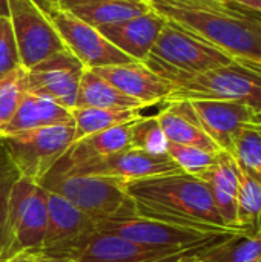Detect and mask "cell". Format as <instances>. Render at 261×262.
<instances>
[{
    "label": "cell",
    "instance_id": "1",
    "mask_svg": "<svg viewBox=\"0 0 261 262\" xmlns=\"http://www.w3.org/2000/svg\"><path fill=\"white\" fill-rule=\"evenodd\" d=\"M125 190L143 216L206 232H237L226 226L208 183L197 177L180 172L134 180L125 183Z\"/></svg>",
    "mask_w": 261,
    "mask_h": 262
},
{
    "label": "cell",
    "instance_id": "2",
    "mask_svg": "<svg viewBox=\"0 0 261 262\" xmlns=\"http://www.w3.org/2000/svg\"><path fill=\"white\" fill-rule=\"evenodd\" d=\"M166 20L220 48L234 60L261 61V17L223 0H149Z\"/></svg>",
    "mask_w": 261,
    "mask_h": 262
},
{
    "label": "cell",
    "instance_id": "3",
    "mask_svg": "<svg viewBox=\"0 0 261 262\" xmlns=\"http://www.w3.org/2000/svg\"><path fill=\"white\" fill-rule=\"evenodd\" d=\"M97 230L169 255H200L235 235H243L237 232L197 230L148 218L135 212L131 198L115 215L98 221Z\"/></svg>",
    "mask_w": 261,
    "mask_h": 262
},
{
    "label": "cell",
    "instance_id": "4",
    "mask_svg": "<svg viewBox=\"0 0 261 262\" xmlns=\"http://www.w3.org/2000/svg\"><path fill=\"white\" fill-rule=\"evenodd\" d=\"M163 78L172 84L168 101L225 100L246 104L255 112L261 111V61L234 60L208 72L168 74Z\"/></svg>",
    "mask_w": 261,
    "mask_h": 262
},
{
    "label": "cell",
    "instance_id": "5",
    "mask_svg": "<svg viewBox=\"0 0 261 262\" xmlns=\"http://www.w3.org/2000/svg\"><path fill=\"white\" fill-rule=\"evenodd\" d=\"M48 227L46 190L22 177L12 187L0 230V259L17 255H40Z\"/></svg>",
    "mask_w": 261,
    "mask_h": 262
},
{
    "label": "cell",
    "instance_id": "6",
    "mask_svg": "<svg viewBox=\"0 0 261 262\" xmlns=\"http://www.w3.org/2000/svg\"><path fill=\"white\" fill-rule=\"evenodd\" d=\"M232 61L234 58L220 48L169 20L145 60L162 77L168 74L195 75L231 64Z\"/></svg>",
    "mask_w": 261,
    "mask_h": 262
},
{
    "label": "cell",
    "instance_id": "7",
    "mask_svg": "<svg viewBox=\"0 0 261 262\" xmlns=\"http://www.w3.org/2000/svg\"><path fill=\"white\" fill-rule=\"evenodd\" d=\"M74 124H58L0 135L22 177L40 183L74 143Z\"/></svg>",
    "mask_w": 261,
    "mask_h": 262
},
{
    "label": "cell",
    "instance_id": "8",
    "mask_svg": "<svg viewBox=\"0 0 261 262\" xmlns=\"http://www.w3.org/2000/svg\"><path fill=\"white\" fill-rule=\"evenodd\" d=\"M125 183L118 178L92 175H46L38 184L98 223L115 215L128 203Z\"/></svg>",
    "mask_w": 261,
    "mask_h": 262
},
{
    "label": "cell",
    "instance_id": "9",
    "mask_svg": "<svg viewBox=\"0 0 261 262\" xmlns=\"http://www.w3.org/2000/svg\"><path fill=\"white\" fill-rule=\"evenodd\" d=\"M48 227L40 255L77 261L85 247L98 233L97 220L88 216L69 201L46 190Z\"/></svg>",
    "mask_w": 261,
    "mask_h": 262
},
{
    "label": "cell",
    "instance_id": "10",
    "mask_svg": "<svg viewBox=\"0 0 261 262\" xmlns=\"http://www.w3.org/2000/svg\"><path fill=\"white\" fill-rule=\"evenodd\" d=\"M43 11L57 29L66 49H69L86 69L134 61L117 49L98 28L83 21L62 5H49Z\"/></svg>",
    "mask_w": 261,
    "mask_h": 262
},
{
    "label": "cell",
    "instance_id": "11",
    "mask_svg": "<svg viewBox=\"0 0 261 262\" xmlns=\"http://www.w3.org/2000/svg\"><path fill=\"white\" fill-rule=\"evenodd\" d=\"M9 20L25 69L66 48L45 11L34 0H9Z\"/></svg>",
    "mask_w": 261,
    "mask_h": 262
},
{
    "label": "cell",
    "instance_id": "12",
    "mask_svg": "<svg viewBox=\"0 0 261 262\" xmlns=\"http://www.w3.org/2000/svg\"><path fill=\"white\" fill-rule=\"evenodd\" d=\"M85 69L83 63L65 48L26 69V91L46 97L72 111Z\"/></svg>",
    "mask_w": 261,
    "mask_h": 262
},
{
    "label": "cell",
    "instance_id": "13",
    "mask_svg": "<svg viewBox=\"0 0 261 262\" xmlns=\"http://www.w3.org/2000/svg\"><path fill=\"white\" fill-rule=\"evenodd\" d=\"M180 172V167L169 158L168 154L151 155L129 147L126 150L77 166L63 175H92L118 178L122 181H134Z\"/></svg>",
    "mask_w": 261,
    "mask_h": 262
},
{
    "label": "cell",
    "instance_id": "14",
    "mask_svg": "<svg viewBox=\"0 0 261 262\" xmlns=\"http://www.w3.org/2000/svg\"><path fill=\"white\" fill-rule=\"evenodd\" d=\"M118 91L135 98L143 107L166 103L172 94V84L152 71L145 61H129L92 69Z\"/></svg>",
    "mask_w": 261,
    "mask_h": 262
},
{
    "label": "cell",
    "instance_id": "15",
    "mask_svg": "<svg viewBox=\"0 0 261 262\" xmlns=\"http://www.w3.org/2000/svg\"><path fill=\"white\" fill-rule=\"evenodd\" d=\"M194 109L202 129L218 146L220 150L231 154L234 140L240 129L252 121L255 114L246 104L225 100H188Z\"/></svg>",
    "mask_w": 261,
    "mask_h": 262
},
{
    "label": "cell",
    "instance_id": "16",
    "mask_svg": "<svg viewBox=\"0 0 261 262\" xmlns=\"http://www.w3.org/2000/svg\"><path fill=\"white\" fill-rule=\"evenodd\" d=\"M166 21L168 20L151 6V11L138 17L115 25L98 26V31L129 58L145 61Z\"/></svg>",
    "mask_w": 261,
    "mask_h": 262
},
{
    "label": "cell",
    "instance_id": "17",
    "mask_svg": "<svg viewBox=\"0 0 261 262\" xmlns=\"http://www.w3.org/2000/svg\"><path fill=\"white\" fill-rule=\"evenodd\" d=\"M131 123L115 126L92 135H88L78 141H74L62 158L54 164L48 175H63L71 169L89 163L97 158H103L122 150L129 149Z\"/></svg>",
    "mask_w": 261,
    "mask_h": 262
},
{
    "label": "cell",
    "instance_id": "18",
    "mask_svg": "<svg viewBox=\"0 0 261 262\" xmlns=\"http://www.w3.org/2000/svg\"><path fill=\"white\" fill-rule=\"evenodd\" d=\"M160 126L169 143L198 147L208 152H220L218 146L202 129L194 109L188 100L168 101V106L157 114Z\"/></svg>",
    "mask_w": 261,
    "mask_h": 262
},
{
    "label": "cell",
    "instance_id": "19",
    "mask_svg": "<svg viewBox=\"0 0 261 262\" xmlns=\"http://www.w3.org/2000/svg\"><path fill=\"white\" fill-rule=\"evenodd\" d=\"M58 124H74L71 111L46 97L35 95L26 91L17 112L0 132V135H9Z\"/></svg>",
    "mask_w": 261,
    "mask_h": 262
},
{
    "label": "cell",
    "instance_id": "20",
    "mask_svg": "<svg viewBox=\"0 0 261 262\" xmlns=\"http://www.w3.org/2000/svg\"><path fill=\"white\" fill-rule=\"evenodd\" d=\"M60 5L95 28L115 25L151 11L149 0H63Z\"/></svg>",
    "mask_w": 261,
    "mask_h": 262
},
{
    "label": "cell",
    "instance_id": "21",
    "mask_svg": "<svg viewBox=\"0 0 261 262\" xmlns=\"http://www.w3.org/2000/svg\"><path fill=\"white\" fill-rule=\"evenodd\" d=\"M166 256L174 255L143 247L117 235L98 232L80 253L77 262H146Z\"/></svg>",
    "mask_w": 261,
    "mask_h": 262
},
{
    "label": "cell",
    "instance_id": "22",
    "mask_svg": "<svg viewBox=\"0 0 261 262\" xmlns=\"http://www.w3.org/2000/svg\"><path fill=\"white\" fill-rule=\"evenodd\" d=\"M75 107L128 109V111L145 109L140 101L118 91L115 86H112L108 80H105L92 69H85L82 75L77 98H75Z\"/></svg>",
    "mask_w": 261,
    "mask_h": 262
},
{
    "label": "cell",
    "instance_id": "23",
    "mask_svg": "<svg viewBox=\"0 0 261 262\" xmlns=\"http://www.w3.org/2000/svg\"><path fill=\"white\" fill-rule=\"evenodd\" d=\"M142 111L128 109H100V107H75L71 111L74 120V141L88 135L128 124L142 117Z\"/></svg>",
    "mask_w": 261,
    "mask_h": 262
},
{
    "label": "cell",
    "instance_id": "24",
    "mask_svg": "<svg viewBox=\"0 0 261 262\" xmlns=\"http://www.w3.org/2000/svg\"><path fill=\"white\" fill-rule=\"evenodd\" d=\"M237 227L246 236L261 232V183L242 169L237 195Z\"/></svg>",
    "mask_w": 261,
    "mask_h": 262
},
{
    "label": "cell",
    "instance_id": "25",
    "mask_svg": "<svg viewBox=\"0 0 261 262\" xmlns=\"http://www.w3.org/2000/svg\"><path fill=\"white\" fill-rule=\"evenodd\" d=\"M197 256L202 262H255L261 256V232L235 235Z\"/></svg>",
    "mask_w": 261,
    "mask_h": 262
},
{
    "label": "cell",
    "instance_id": "26",
    "mask_svg": "<svg viewBox=\"0 0 261 262\" xmlns=\"http://www.w3.org/2000/svg\"><path fill=\"white\" fill-rule=\"evenodd\" d=\"M231 155L245 173L261 183V126L245 124L234 140Z\"/></svg>",
    "mask_w": 261,
    "mask_h": 262
},
{
    "label": "cell",
    "instance_id": "27",
    "mask_svg": "<svg viewBox=\"0 0 261 262\" xmlns=\"http://www.w3.org/2000/svg\"><path fill=\"white\" fill-rule=\"evenodd\" d=\"M168 138L160 126L157 115L140 117L131 123L129 146L151 155H166Z\"/></svg>",
    "mask_w": 261,
    "mask_h": 262
},
{
    "label": "cell",
    "instance_id": "28",
    "mask_svg": "<svg viewBox=\"0 0 261 262\" xmlns=\"http://www.w3.org/2000/svg\"><path fill=\"white\" fill-rule=\"evenodd\" d=\"M166 154L169 158L180 167L183 173L202 178L206 172H209L215 161L218 152H208L198 147L192 146H183V144H175V143H168V150Z\"/></svg>",
    "mask_w": 261,
    "mask_h": 262
},
{
    "label": "cell",
    "instance_id": "29",
    "mask_svg": "<svg viewBox=\"0 0 261 262\" xmlns=\"http://www.w3.org/2000/svg\"><path fill=\"white\" fill-rule=\"evenodd\" d=\"M26 92V69L23 66L0 77V132L17 112Z\"/></svg>",
    "mask_w": 261,
    "mask_h": 262
},
{
    "label": "cell",
    "instance_id": "30",
    "mask_svg": "<svg viewBox=\"0 0 261 262\" xmlns=\"http://www.w3.org/2000/svg\"><path fill=\"white\" fill-rule=\"evenodd\" d=\"M22 66L18 46L9 17L0 15V77Z\"/></svg>",
    "mask_w": 261,
    "mask_h": 262
},
{
    "label": "cell",
    "instance_id": "31",
    "mask_svg": "<svg viewBox=\"0 0 261 262\" xmlns=\"http://www.w3.org/2000/svg\"><path fill=\"white\" fill-rule=\"evenodd\" d=\"M22 178L17 166L9 157L2 138H0V230L5 221L6 206L14 184Z\"/></svg>",
    "mask_w": 261,
    "mask_h": 262
},
{
    "label": "cell",
    "instance_id": "32",
    "mask_svg": "<svg viewBox=\"0 0 261 262\" xmlns=\"http://www.w3.org/2000/svg\"><path fill=\"white\" fill-rule=\"evenodd\" d=\"M229 3L261 15V0H228Z\"/></svg>",
    "mask_w": 261,
    "mask_h": 262
},
{
    "label": "cell",
    "instance_id": "33",
    "mask_svg": "<svg viewBox=\"0 0 261 262\" xmlns=\"http://www.w3.org/2000/svg\"><path fill=\"white\" fill-rule=\"evenodd\" d=\"M8 262H37V261H35V255H31V253H22V255L14 256L12 259H9Z\"/></svg>",
    "mask_w": 261,
    "mask_h": 262
},
{
    "label": "cell",
    "instance_id": "34",
    "mask_svg": "<svg viewBox=\"0 0 261 262\" xmlns=\"http://www.w3.org/2000/svg\"><path fill=\"white\" fill-rule=\"evenodd\" d=\"M35 261L37 262H77L72 259H57V258H48V256H42V255H35Z\"/></svg>",
    "mask_w": 261,
    "mask_h": 262
},
{
    "label": "cell",
    "instance_id": "35",
    "mask_svg": "<svg viewBox=\"0 0 261 262\" xmlns=\"http://www.w3.org/2000/svg\"><path fill=\"white\" fill-rule=\"evenodd\" d=\"M0 15L9 17V0H0Z\"/></svg>",
    "mask_w": 261,
    "mask_h": 262
},
{
    "label": "cell",
    "instance_id": "36",
    "mask_svg": "<svg viewBox=\"0 0 261 262\" xmlns=\"http://www.w3.org/2000/svg\"><path fill=\"white\" fill-rule=\"evenodd\" d=\"M42 9H46L49 5H60V0H34Z\"/></svg>",
    "mask_w": 261,
    "mask_h": 262
},
{
    "label": "cell",
    "instance_id": "37",
    "mask_svg": "<svg viewBox=\"0 0 261 262\" xmlns=\"http://www.w3.org/2000/svg\"><path fill=\"white\" fill-rule=\"evenodd\" d=\"M178 262H202L198 259V256L197 255H188V256H183L182 259Z\"/></svg>",
    "mask_w": 261,
    "mask_h": 262
},
{
    "label": "cell",
    "instance_id": "38",
    "mask_svg": "<svg viewBox=\"0 0 261 262\" xmlns=\"http://www.w3.org/2000/svg\"><path fill=\"white\" fill-rule=\"evenodd\" d=\"M252 124H257V126H261V111L260 112H255L254 117H252Z\"/></svg>",
    "mask_w": 261,
    "mask_h": 262
},
{
    "label": "cell",
    "instance_id": "39",
    "mask_svg": "<svg viewBox=\"0 0 261 262\" xmlns=\"http://www.w3.org/2000/svg\"><path fill=\"white\" fill-rule=\"evenodd\" d=\"M255 262H261V256H260V258H258V259H257V261H255Z\"/></svg>",
    "mask_w": 261,
    "mask_h": 262
},
{
    "label": "cell",
    "instance_id": "40",
    "mask_svg": "<svg viewBox=\"0 0 261 262\" xmlns=\"http://www.w3.org/2000/svg\"><path fill=\"white\" fill-rule=\"evenodd\" d=\"M0 262H5V261H2V259H0Z\"/></svg>",
    "mask_w": 261,
    "mask_h": 262
},
{
    "label": "cell",
    "instance_id": "41",
    "mask_svg": "<svg viewBox=\"0 0 261 262\" xmlns=\"http://www.w3.org/2000/svg\"><path fill=\"white\" fill-rule=\"evenodd\" d=\"M62 2H63V0H60V3H62Z\"/></svg>",
    "mask_w": 261,
    "mask_h": 262
},
{
    "label": "cell",
    "instance_id": "42",
    "mask_svg": "<svg viewBox=\"0 0 261 262\" xmlns=\"http://www.w3.org/2000/svg\"><path fill=\"white\" fill-rule=\"evenodd\" d=\"M223 2H228V0H223Z\"/></svg>",
    "mask_w": 261,
    "mask_h": 262
}]
</instances>
